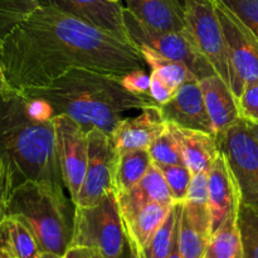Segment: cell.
<instances>
[{
  "label": "cell",
  "instance_id": "obj_1",
  "mask_svg": "<svg viewBox=\"0 0 258 258\" xmlns=\"http://www.w3.org/2000/svg\"><path fill=\"white\" fill-rule=\"evenodd\" d=\"M0 62L14 90L44 87L75 68L123 77L145 70L138 45L52 5H40L0 40Z\"/></svg>",
  "mask_w": 258,
  "mask_h": 258
},
{
  "label": "cell",
  "instance_id": "obj_2",
  "mask_svg": "<svg viewBox=\"0 0 258 258\" xmlns=\"http://www.w3.org/2000/svg\"><path fill=\"white\" fill-rule=\"evenodd\" d=\"M53 117L52 107L40 98L14 88L0 93V160L13 189L29 180L64 186Z\"/></svg>",
  "mask_w": 258,
  "mask_h": 258
},
{
  "label": "cell",
  "instance_id": "obj_3",
  "mask_svg": "<svg viewBox=\"0 0 258 258\" xmlns=\"http://www.w3.org/2000/svg\"><path fill=\"white\" fill-rule=\"evenodd\" d=\"M22 92L45 101L54 115L70 116L87 131L100 128L110 135L126 112L158 105L149 95L126 90L120 77L86 68L71 70L44 87Z\"/></svg>",
  "mask_w": 258,
  "mask_h": 258
},
{
  "label": "cell",
  "instance_id": "obj_4",
  "mask_svg": "<svg viewBox=\"0 0 258 258\" xmlns=\"http://www.w3.org/2000/svg\"><path fill=\"white\" fill-rule=\"evenodd\" d=\"M7 216L19 218L35 237L42 253L63 257L71 246L73 217L63 188L29 180L13 190Z\"/></svg>",
  "mask_w": 258,
  "mask_h": 258
},
{
  "label": "cell",
  "instance_id": "obj_5",
  "mask_svg": "<svg viewBox=\"0 0 258 258\" xmlns=\"http://www.w3.org/2000/svg\"><path fill=\"white\" fill-rule=\"evenodd\" d=\"M73 246L96 248L106 258H120L126 248V236L115 193L93 206H75L70 247Z\"/></svg>",
  "mask_w": 258,
  "mask_h": 258
},
{
  "label": "cell",
  "instance_id": "obj_6",
  "mask_svg": "<svg viewBox=\"0 0 258 258\" xmlns=\"http://www.w3.org/2000/svg\"><path fill=\"white\" fill-rule=\"evenodd\" d=\"M183 2L185 8L186 30L199 50L206 55L216 72L226 81L234 93L236 80L229 60L223 28L217 12L216 0Z\"/></svg>",
  "mask_w": 258,
  "mask_h": 258
},
{
  "label": "cell",
  "instance_id": "obj_7",
  "mask_svg": "<svg viewBox=\"0 0 258 258\" xmlns=\"http://www.w3.org/2000/svg\"><path fill=\"white\" fill-rule=\"evenodd\" d=\"M123 22L128 38L138 47L146 45L170 59L183 63L198 80L217 73L212 63L197 47L188 30L161 32L153 29L136 19L126 8H123Z\"/></svg>",
  "mask_w": 258,
  "mask_h": 258
},
{
  "label": "cell",
  "instance_id": "obj_8",
  "mask_svg": "<svg viewBox=\"0 0 258 258\" xmlns=\"http://www.w3.org/2000/svg\"><path fill=\"white\" fill-rule=\"evenodd\" d=\"M241 194V203L258 209V143L243 118L217 135Z\"/></svg>",
  "mask_w": 258,
  "mask_h": 258
},
{
  "label": "cell",
  "instance_id": "obj_9",
  "mask_svg": "<svg viewBox=\"0 0 258 258\" xmlns=\"http://www.w3.org/2000/svg\"><path fill=\"white\" fill-rule=\"evenodd\" d=\"M55 148L63 184L77 203L88 163V131L67 115H54Z\"/></svg>",
  "mask_w": 258,
  "mask_h": 258
},
{
  "label": "cell",
  "instance_id": "obj_10",
  "mask_svg": "<svg viewBox=\"0 0 258 258\" xmlns=\"http://www.w3.org/2000/svg\"><path fill=\"white\" fill-rule=\"evenodd\" d=\"M88 140L87 169L75 206H93L110 193H115L118 151L116 150L112 136L100 128H91Z\"/></svg>",
  "mask_w": 258,
  "mask_h": 258
},
{
  "label": "cell",
  "instance_id": "obj_11",
  "mask_svg": "<svg viewBox=\"0 0 258 258\" xmlns=\"http://www.w3.org/2000/svg\"><path fill=\"white\" fill-rule=\"evenodd\" d=\"M216 5L236 80L234 95L238 98L244 83L258 78V37L221 0H216Z\"/></svg>",
  "mask_w": 258,
  "mask_h": 258
},
{
  "label": "cell",
  "instance_id": "obj_12",
  "mask_svg": "<svg viewBox=\"0 0 258 258\" xmlns=\"http://www.w3.org/2000/svg\"><path fill=\"white\" fill-rule=\"evenodd\" d=\"M160 110L168 122L216 135L198 78L184 82Z\"/></svg>",
  "mask_w": 258,
  "mask_h": 258
},
{
  "label": "cell",
  "instance_id": "obj_13",
  "mask_svg": "<svg viewBox=\"0 0 258 258\" xmlns=\"http://www.w3.org/2000/svg\"><path fill=\"white\" fill-rule=\"evenodd\" d=\"M40 5H52L93 27L130 40L123 22V7L120 3L110 0H40Z\"/></svg>",
  "mask_w": 258,
  "mask_h": 258
},
{
  "label": "cell",
  "instance_id": "obj_14",
  "mask_svg": "<svg viewBox=\"0 0 258 258\" xmlns=\"http://www.w3.org/2000/svg\"><path fill=\"white\" fill-rule=\"evenodd\" d=\"M166 130L160 106L144 108L135 117H125L111 134L118 154L128 150H148L154 140Z\"/></svg>",
  "mask_w": 258,
  "mask_h": 258
},
{
  "label": "cell",
  "instance_id": "obj_15",
  "mask_svg": "<svg viewBox=\"0 0 258 258\" xmlns=\"http://www.w3.org/2000/svg\"><path fill=\"white\" fill-rule=\"evenodd\" d=\"M208 201L213 233L241 204L238 185L222 153L208 171Z\"/></svg>",
  "mask_w": 258,
  "mask_h": 258
},
{
  "label": "cell",
  "instance_id": "obj_16",
  "mask_svg": "<svg viewBox=\"0 0 258 258\" xmlns=\"http://www.w3.org/2000/svg\"><path fill=\"white\" fill-rule=\"evenodd\" d=\"M166 126L178 141L179 148L183 154L184 164L188 166L191 174L196 175L199 173H208L214 160L221 153L217 136L204 131L184 127L168 121Z\"/></svg>",
  "mask_w": 258,
  "mask_h": 258
},
{
  "label": "cell",
  "instance_id": "obj_17",
  "mask_svg": "<svg viewBox=\"0 0 258 258\" xmlns=\"http://www.w3.org/2000/svg\"><path fill=\"white\" fill-rule=\"evenodd\" d=\"M201 87L216 136L241 120L238 100L221 76L214 73L202 78Z\"/></svg>",
  "mask_w": 258,
  "mask_h": 258
},
{
  "label": "cell",
  "instance_id": "obj_18",
  "mask_svg": "<svg viewBox=\"0 0 258 258\" xmlns=\"http://www.w3.org/2000/svg\"><path fill=\"white\" fill-rule=\"evenodd\" d=\"M126 9L146 27L161 32L186 30L183 0H125Z\"/></svg>",
  "mask_w": 258,
  "mask_h": 258
},
{
  "label": "cell",
  "instance_id": "obj_19",
  "mask_svg": "<svg viewBox=\"0 0 258 258\" xmlns=\"http://www.w3.org/2000/svg\"><path fill=\"white\" fill-rule=\"evenodd\" d=\"M117 197L118 208L122 221L130 219L144 207L151 203L175 204L171 199L166 181L159 168L151 164L150 169L143 179L130 190Z\"/></svg>",
  "mask_w": 258,
  "mask_h": 258
},
{
  "label": "cell",
  "instance_id": "obj_20",
  "mask_svg": "<svg viewBox=\"0 0 258 258\" xmlns=\"http://www.w3.org/2000/svg\"><path fill=\"white\" fill-rule=\"evenodd\" d=\"M0 252L8 258H40L42 254L30 229L13 216L0 221Z\"/></svg>",
  "mask_w": 258,
  "mask_h": 258
},
{
  "label": "cell",
  "instance_id": "obj_21",
  "mask_svg": "<svg viewBox=\"0 0 258 258\" xmlns=\"http://www.w3.org/2000/svg\"><path fill=\"white\" fill-rule=\"evenodd\" d=\"M173 206L174 204L151 203L144 207L130 219L122 221L126 238L138 244L140 248H145L155 232L164 223Z\"/></svg>",
  "mask_w": 258,
  "mask_h": 258
},
{
  "label": "cell",
  "instance_id": "obj_22",
  "mask_svg": "<svg viewBox=\"0 0 258 258\" xmlns=\"http://www.w3.org/2000/svg\"><path fill=\"white\" fill-rule=\"evenodd\" d=\"M183 211L189 221L202 231L212 234L211 211L208 201V173L193 175L185 201L181 202Z\"/></svg>",
  "mask_w": 258,
  "mask_h": 258
},
{
  "label": "cell",
  "instance_id": "obj_23",
  "mask_svg": "<svg viewBox=\"0 0 258 258\" xmlns=\"http://www.w3.org/2000/svg\"><path fill=\"white\" fill-rule=\"evenodd\" d=\"M206 258H243L241 232L238 227V209L212 233Z\"/></svg>",
  "mask_w": 258,
  "mask_h": 258
},
{
  "label": "cell",
  "instance_id": "obj_24",
  "mask_svg": "<svg viewBox=\"0 0 258 258\" xmlns=\"http://www.w3.org/2000/svg\"><path fill=\"white\" fill-rule=\"evenodd\" d=\"M153 160L148 150H128L118 154L115 175V194L125 193L139 183L150 169Z\"/></svg>",
  "mask_w": 258,
  "mask_h": 258
},
{
  "label": "cell",
  "instance_id": "obj_25",
  "mask_svg": "<svg viewBox=\"0 0 258 258\" xmlns=\"http://www.w3.org/2000/svg\"><path fill=\"white\" fill-rule=\"evenodd\" d=\"M139 49L146 64L150 66L151 72H155L156 75L160 76L173 90L176 91L184 82L191 78H197L185 64L160 54L153 48L140 45Z\"/></svg>",
  "mask_w": 258,
  "mask_h": 258
},
{
  "label": "cell",
  "instance_id": "obj_26",
  "mask_svg": "<svg viewBox=\"0 0 258 258\" xmlns=\"http://www.w3.org/2000/svg\"><path fill=\"white\" fill-rule=\"evenodd\" d=\"M212 234L197 228L179 203V251L181 258H206Z\"/></svg>",
  "mask_w": 258,
  "mask_h": 258
},
{
  "label": "cell",
  "instance_id": "obj_27",
  "mask_svg": "<svg viewBox=\"0 0 258 258\" xmlns=\"http://www.w3.org/2000/svg\"><path fill=\"white\" fill-rule=\"evenodd\" d=\"M179 221V203H175L168 217L143 249L146 258H169Z\"/></svg>",
  "mask_w": 258,
  "mask_h": 258
},
{
  "label": "cell",
  "instance_id": "obj_28",
  "mask_svg": "<svg viewBox=\"0 0 258 258\" xmlns=\"http://www.w3.org/2000/svg\"><path fill=\"white\" fill-rule=\"evenodd\" d=\"M238 227L243 258H258V209L239 204Z\"/></svg>",
  "mask_w": 258,
  "mask_h": 258
},
{
  "label": "cell",
  "instance_id": "obj_29",
  "mask_svg": "<svg viewBox=\"0 0 258 258\" xmlns=\"http://www.w3.org/2000/svg\"><path fill=\"white\" fill-rule=\"evenodd\" d=\"M40 7V0H0V40Z\"/></svg>",
  "mask_w": 258,
  "mask_h": 258
},
{
  "label": "cell",
  "instance_id": "obj_30",
  "mask_svg": "<svg viewBox=\"0 0 258 258\" xmlns=\"http://www.w3.org/2000/svg\"><path fill=\"white\" fill-rule=\"evenodd\" d=\"M148 151L150 154L153 164H155V165L184 164L183 154L179 148L178 141L175 140L173 134L169 131L168 126H166V130L151 143Z\"/></svg>",
  "mask_w": 258,
  "mask_h": 258
},
{
  "label": "cell",
  "instance_id": "obj_31",
  "mask_svg": "<svg viewBox=\"0 0 258 258\" xmlns=\"http://www.w3.org/2000/svg\"><path fill=\"white\" fill-rule=\"evenodd\" d=\"M155 165V164H154ZM163 174L166 181L171 199L174 203H181L185 201L190 186L193 174L189 170L185 164H176V165H156Z\"/></svg>",
  "mask_w": 258,
  "mask_h": 258
},
{
  "label": "cell",
  "instance_id": "obj_32",
  "mask_svg": "<svg viewBox=\"0 0 258 258\" xmlns=\"http://www.w3.org/2000/svg\"><path fill=\"white\" fill-rule=\"evenodd\" d=\"M238 100L241 118L258 123V78L247 81Z\"/></svg>",
  "mask_w": 258,
  "mask_h": 258
},
{
  "label": "cell",
  "instance_id": "obj_33",
  "mask_svg": "<svg viewBox=\"0 0 258 258\" xmlns=\"http://www.w3.org/2000/svg\"><path fill=\"white\" fill-rule=\"evenodd\" d=\"M258 37V0H221Z\"/></svg>",
  "mask_w": 258,
  "mask_h": 258
},
{
  "label": "cell",
  "instance_id": "obj_34",
  "mask_svg": "<svg viewBox=\"0 0 258 258\" xmlns=\"http://www.w3.org/2000/svg\"><path fill=\"white\" fill-rule=\"evenodd\" d=\"M123 87L135 95H149L150 91V75L145 70H136L128 72L120 78Z\"/></svg>",
  "mask_w": 258,
  "mask_h": 258
},
{
  "label": "cell",
  "instance_id": "obj_35",
  "mask_svg": "<svg viewBox=\"0 0 258 258\" xmlns=\"http://www.w3.org/2000/svg\"><path fill=\"white\" fill-rule=\"evenodd\" d=\"M175 92L176 91L173 90L160 76L156 75L155 72L150 73V91H149V96L159 106L168 102Z\"/></svg>",
  "mask_w": 258,
  "mask_h": 258
},
{
  "label": "cell",
  "instance_id": "obj_36",
  "mask_svg": "<svg viewBox=\"0 0 258 258\" xmlns=\"http://www.w3.org/2000/svg\"><path fill=\"white\" fill-rule=\"evenodd\" d=\"M13 186L4 163L0 160V221L7 216V206L13 193Z\"/></svg>",
  "mask_w": 258,
  "mask_h": 258
},
{
  "label": "cell",
  "instance_id": "obj_37",
  "mask_svg": "<svg viewBox=\"0 0 258 258\" xmlns=\"http://www.w3.org/2000/svg\"><path fill=\"white\" fill-rule=\"evenodd\" d=\"M62 258H106L98 249L91 247L73 246L67 249Z\"/></svg>",
  "mask_w": 258,
  "mask_h": 258
},
{
  "label": "cell",
  "instance_id": "obj_38",
  "mask_svg": "<svg viewBox=\"0 0 258 258\" xmlns=\"http://www.w3.org/2000/svg\"><path fill=\"white\" fill-rule=\"evenodd\" d=\"M9 90H13V87L9 85V82H8L7 76H5L4 67H3L2 62H0V93L7 92V91Z\"/></svg>",
  "mask_w": 258,
  "mask_h": 258
},
{
  "label": "cell",
  "instance_id": "obj_39",
  "mask_svg": "<svg viewBox=\"0 0 258 258\" xmlns=\"http://www.w3.org/2000/svg\"><path fill=\"white\" fill-rule=\"evenodd\" d=\"M179 221H178V227H176V232H175V237H174V243H173V248H171L170 254H169V258H181L180 251H179Z\"/></svg>",
  "mask_w": 258,
  "mask_h": 258
},
{
  "label": "cell",
  "instance_id": "obj_40",
  "mask_svg": "<svg viewBox=\"0 0 258 258\" xmlns=\"http://www.w3.org/2000/svg\"><path fill=\"white\" fill-rule=\"evenodd\" d=\"M126 242H127L128 247H130L131 252H133V256H134V258H146V257H145V254H144L143 248H140V247H139L138 244L134 243V242L128 241L127 238H126Z\"/></svg>",
  "mask_w": 258,
  "mask_h": 258
},
{
  "label": "cell",
  "instance_id": "obj_41",
  "mask_svg": "<svg viewBox=\"0 0 258 258\" xmlns=\"http://www.w3.org/2000/svg\"><path fill=\"white\" fill-rule=\"evenodd\" d=\"M244 122H246L247 128L249 130V133L253 135V138L256 139V141L258 143V123L251 122V121H246V120H244Z\"/></svg>",
  "mask_w": 258,
  "mask_h": 258
},
{
  "label": "cell",
  "instance_id": "obj_42",
  "mask_svg": "<svg viewBox=\"0 0 258 258\" xmlns=\"http://www.w3.org/2000/svg\"><path fill=\"white\" fill-rule=\"evenodd\" d=\"M120 258H134L133 252H131V249H130V247H128L127 242H126V248H125V251H123V253L121 254Z\"/></svg>",
  "mask_w": 258,
  "mask_h": 258
},
{
  "label": "cell",
  "instance_id": "obj_43",
  "mask_svg": "<svg viewBox=\"0 0 258 258\" xmlns=\"http://www.w3.org/2000/svg\"><path fill=\"white\" fill-rule=\"evenodd\" d=\"M40 258H62V257L55 256V254H52V253H42L40 254Z\"/></svg>",
  "mask_w": 258,
  "mask_h": 258
},
{
  "label": "cell",
  "instance_id": "obj_44",
  "mask_svg": "<svg viewBox=\"0 0 258 258\" xmlns=\"http://www.w3.org/2000/svg\"><path fill=\"white\" fill-rule=\"evenodd\" d=\"M0 258H8V257H5V256H4V254H3V253H2V252H0Z\"/></svg>",
  "mask_w": 258,
  "mask_h": 258
},
{
  "label": "cell",
  "instance_id": "obj_45",
  "mask_svg": "<svg viewBox=\"0 0 258 258\" xmlns=\"http://www.w3.org/2000/svg\"><path fill=\"white\" fill-rule=\"evenodd\" d=\"M110 2H113V3H120V0H110Z\"/></svg>",
  "mask_w": 258,
  "mask_h": 258
}]
</instances>
